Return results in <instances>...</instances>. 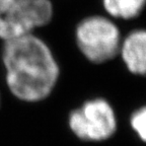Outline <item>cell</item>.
Masks as SVG:
<instances>
[{"instance_id": "2", "label": "cell", "mask_w": 146, "mask_h": 146, "mask_svg": "<svg viewBox=\"0 0 146 146\" xmlns=\"http://www.w3.org/2000/svg\"><path fill=\"white\" fill-rule=\"evenodd\" d=\"M53 13L50 0H0V40L32 34L48 25Z\"/></svg>"}, {"instance_id": "3", "label": "cell", "mask_w": 146, "mask_h": 146, "mask_svg": "<svg viewBox=\"0 0 146 146\" xmlns=\"http://www.w3.org/2000/svg\"><path fill=\"white\" fill-rule=\"evenodd\" d=\"M78 49L92 63L112 60L120 52L121 34L109 17L91 15L82 19L75 31Z\"/></svg>"}, {"instance_id": "4", "label": "cell", "mask_w": 146, "mask_h": 146, "mask_svg": "<svg viewBox=\"0 0 146 146\" xmlns=\"http://www.w3.org/2000/svg\"><path fill=\"white\" fill-rule=\"evenodd\" d=\"M71 131L85 141H103L116 132L117 119L113 108L104 98L87 100L69 115Z\"/></svg>"}, {"instance_id": "5", "label": "cell", "mask_w": 146, "mask_h": 146, "mask_svg": "<svg viewBox=\"0 0 146 146\" xmlns=\"http://www.w3.org/2000/svg\"><path fill=\"white\" fill-rule=\"evenodd\" d=\"M120 52L128 70L146 74V30H135L121 42Z\"/></svg>"}, {"instance_id": "1", "label": "cell", "mask_w": 146, "mask_h": 146, "mask_svg": "<svg viewBox=\"0 0 146 146\" xmlns=\"http://www.w3.org/2000/svg\"><path fill=\"white\" fill-rule=\"evenodd\" d=\"M1 62L6 86L21 102H42L57 84V60L47 43L34 33L3 42Z\"/></svg>"}, {"instance_id": "6", "label": "cell", "mask_w": 146, "mask_h": 146, "mask_svg": "<svg viewBox=\"0 0 146 146\" xmlns=\"http://www.w3.org/2000/svg\"><path fill=\"white\" fill-rule=\"evenodd\" d=\"M105 10L115 18L132 19L146 6V0H103Z\"/></svg>"}, {"instance_id": "7", "label": "cell", "mask_w": 146, "mask_h": 146, "mask_svg": "<svg viewBox=\"0 0 146 146\" xmlns=\"http://www.w3.org/2000/svg\"><path fill=\"white\" fill-rule=\"evenodd\" d=\"M131 127L142 141L146 142V106L133 113L130 119Z\"/></svg>"}]
</instances>
